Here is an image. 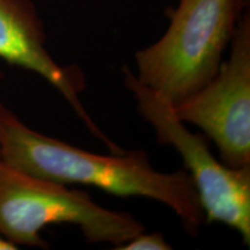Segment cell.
<instances>
[{"label": "cell", "mask_w": 250, "mask_h": 250, "mask_svg": "<svg viewBox=\"0 0 250 250\" xmlns=\"http://www.w3.org/2000/svg\"><path fill=\"white\" fill-rule=\"evenodd\" d=\"M115 250H170L173 249L161 233L142 232L123 245L115 247Z\"/></svg>", "instance_id": "7"}, {"label": "cell", "mask_w": 250, "mask_h": 250, "mask_svg": "<svg viewBox=\"0 0 250 250\" xmlns=\"http://www.w3.org/2000/svg\"><path fill=\"white\" fill-rule=\"evenodd\" d=\"M124 85L137 102V111L151 124L156 140L182 158L195 184L206 223L230 227L250 246V167L232 168L219 162L205 138L188 130L173 105L138 81L127 65L122 67Z\"/></svg>", "instance_id": "4"}, {"label": "cell", "mask_w": 250, "mask_h": 250, "mask_svg": "<svg viewBox=\"0 0 250 250\" xmlns=\"http://www.w3.org/2000/svg\"><path fill=\"white\" fill-rule=\"evenodd\" d=\"M247 4L180 0L164 35L134 54V76L173 107L183 102L217 74Z\"/></svg>", "instance_id": "2"}, {"label": "cell", "mask_w": 250, "mask_h": 250, "mask_svg": "<svg viewBox=\"0 0 250 250\" xmlns=\"http://www.w3.org/2000/svg\"><path fill=\"white\" fill-rule=\"evenodd\" d=\"M0 76H1V74H0Z\"/></svg>", "instance_id": "10"}, {"label": "cell", "mask_w": 250, "mask_h": 250, "mask_svg": "<svg viewBox=\"0 0 250 250\" xmlns=\"http://www.w3.org/2000/svg\"><path fill=\"white\" fill-rule=\"evenodd\" d=\"M19 249L18 246H15L14 243L9 242L8 240H6L4 236L0 235V250H17Z\"/></svg>", "instance_id": "8"}, {"label": "cell", "mask_w": 250, "mask_h": 250, "mask_svg": "<svg viewBox=\"0 0 250 250\" xmlns=\"http://www.w3.org/2000/svg\"><path fill=\"white\" fill-rule=\"evenodd\" d=\"M0 161H1V158H0Z\"/></svg>", "instance_id": "9"}, {"label": "cell", "mask_w": 250, "mask_h": 250, "mask_svg": "<svg viewBox=\"0 0 250 250\" xmlns=\"http://www.w3.org/2000/svg\"><path fill=\"white\" fill-rule=\"evenodd\" d=\"M230 54L217 74L175 105L183 123L202 129L232 168L250 167V15L243 12L230 41Z\"/></svg>", "instance_id": "5"}, {"label": "cell", "mask_w": 250, "mask_h": 250, "mask_svg": "<svg viewBox=\"0 0 250 250\" xmlns=\"http://www.w3.org/2000/svg\"><path fill=\"white\" fill-rule=\"evenodd\" d=\"M0 158L6 165L54 182L95 187L118 197H143L169 208L197 236L205 214L186 169L162 173L142 149L100 155L37 132L0 99Z\"/></svg>", "instance_id": "1"}, {"label": "cell", "mask_w": 250, "mask_h": 250, "mask_svg": "<svg viewBox=\"0 0 250 250\" xmlns=\"http://www.w3.org/2000/svg\"><path fill=\"white\" fill-rule=\"evenodd\" d=\"M45 44L44 23L34 0H0V59L42 77L66 100L90 134L109 152H124L100 129L81 102L80 95L86 88L83 71L76 65L62 66Z\"/></svg>", "instance_id": "6"}, {"label": "cell", "mask_w": 250, "mask_h": 250, "mask_svg": "<svg viewBox=\"0 0 250 250\" xmlns=\"http://www.w3.org/2000/svg\"><path fill=\"white\" fill-rule=\"evenodd\" d=\"M77 226L85 240L115 247L145 232L132 214L103 208L89 193L33 176L0 161V235L15 246L49 249L41 230L51 225Z\"/></svg>", "instance_id": "3"}]
</instances>
